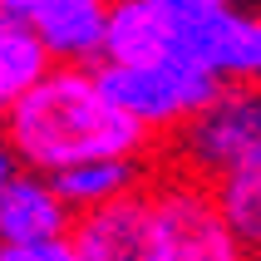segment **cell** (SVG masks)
I'll list each match as a JSON object with an SVG mask.
<instances>
[{
    "mask_svg": "<svg viewBox=\"0 0 261 261\" xmlns=\"http://www.w3.org/2000/svg\"><path fill=\"white\" fill-rule=\"evenodd\" d=\"M5 114V148L30 173H59L84 158H138L148 148V128L109 99L99 74L84 64L44 69Z\"/></svg>",
    "mask_w": 261,
    "mask_h": 261,
    "instance_id": "obj_1",
    "label": "cell"
},
{
    "mask_svg": "<svg viewBox=\"0 0 261 261\" xmlns=\"http://www.w3.org/2000/svg\"><path fill=\"white\" fill-rule=\"evenodd\" d=\"M153 217V261H247V247L222 222L212 188L192 173L143 182Z\"/></svg>",
    "mask_w": 261,
    "mask_h": 261,
    "instance_id": "obj_2",
    "label": "cell"
},
{
    "mask_svg": "<svg viewBox=\"0 0 261 261\" xmlns=\"http://www.w3.org/2000/svg\"><path fill=\"white\" fill-rule=\"evenodd\" d=\"M94 74L109 89V99L128 118H138L148 133L182 128L217 94V79L212 74L192 69L188 59H177V55H158V59H143V64H103Z\"/></svg>",
    "mask_w": 261,
    "mask_h": 261,
    "instance_id": "obj_3",
    "label": "cell"
},
{
    "mask_svg": "<svg viewBox=\"0 0 261 261\" xmlns=\"http://www.w3.org/2000/svg\"><path fill=\"white\" fill-rule=\"evenodd\" d=\"M251 143H261V84H217V94L177 133V163L182 173L212 182Z\"/></svg>",
    "mask_w": 261,
    "mask_h": 261,
    "instance_id": "obj_4",
    "label": "cell"
},
{
    "mask_svg": "<svg viewBox=\"0 0 261 261\" xmlns=\"http://www.w3.org/2000/svg\"><path fill=\"white\" fill-rule=\"evenodd\" d=\"M173 55L217 84H261V15H242L232 5L173 30Z\"/></svg>",
    "mask_w": 261,
    "mask_h": 261,
    "instance_id": "obj_5",
    "label": "cell"
},
{
    "mask_svg": "<svg viewBox=\"0 0 261 261\" xmlns=\"http://www.w3.org/2000/svg\"><path fill=\"white\" fill-rule=\"evenodd\" d=\"M69 242L79 261H153V217L143 182L123 197L84 207L69 222Z\"/></svg>",
    "mask_w": 261,
    "mask_h": 261,
    "instance_id": "obj_6",
    "label": "cell"
},
{
    "mask_svg": "<svg viewBox=\"0 0 261 261\" xmlns=\"http://www.w3.org/2000/svg\"><path fill=\"white\" fill-rule=\"evenodd\" d=\"M25 20L40 35V44L49 49V59H59V64H94L103 55L109 0H35V10Z\"/></svg>",
    "mask_w": 261,
    "mask_h": 261,
    "instance_id": "obj_7",
    "label": "cell"
},
{
    "mask_svg": "<svg viewBox=\"0 0 261 261\" xmlns=\"http://www.w3.org/2000/svg\"><path fill=\"white\" fill-rule=\"evenodd\" d=\"M74 207L49 188L44 173H10L0 188V242H25V237H59L69 232Z\"/></svg>",
    "mask_w": 261,
    "mask_h": 261,
    "instance_id": "obj_8",
    "label": "cell"
},
{
    "mask_svg": "<svg viewBox=\"0 0 261 261\" xmlns=\"http://www.w3.org/2000/svg\"><path fill=\"white\" fill-rule=\"evenodd\" d=\"M173 55V20L153 10L148 0H109L103 20V64H143Z\"/></svg>",
    "mask_w": 261,
    "mask_h": 261,
    "instance_id": "obj_9",
    "label": "cell"
},
{
    "mask_svg": "<svg viewBox=\"0 0 261 261\" xmlns=\"http://www.w3.org/2000/svg\"><path fill=\"white\" fill-rule=\"evenodd\" d=\"M207 188H212V202H217L222 222L237 232V242L242 247H261V143H251Z\"/></svg>",
    "mask_w": 261,
    "mask_h": 261,
    "instance_id": "obj_10",
    "label": "cell"
},
{
    "mask_svg": "<svg viewBox=\"0 0 261 261\" xmlns=\"http://www.w3.org/2000/svg\"><path fill=\"white\" fill-rule=\"evenodd\" d=\"M143 182L138 173V158H84V163H69V168H59L49 173V188L74 207V212H84V207H99L109 197H123Z\"/></svg>",
    "mask_w": 261,
    "mask_h": 261,
    "instance_id": "obj_11",
    "label": "cell"
},
{
    "mask_svg": "<svg viewBox=\"0 0 261 261\" xmlns=\"http://www.w3.org/2000/svg\"><path fill=\"white\" fill-rule=\"evenodd\" d=\"M49 64L55 59L40 44V35L30 30V20L0 15V109H10L30 84H40Z\"/></svg>",
    "mask_w": 261,
    "mask_h": 261,
    "instance_id": "obj_12",
    "label": "cell"
},
{
    "mask_svg": "<svg viewBox=\"0 0 261 261\" xmlns=\"http://www.w3.org/2000/svg\"><path fill=\"white\" fill-rule=\"evenodd\" d=\"M0 261H79L69 232L59 237H25V242H0Z\"/></svg>",
    "mask_w": 261,
    "mask_h": 261,
    "instance_id": "obj_13",
    "label": "cell"
},
{
    "mask_svg": "<svg viewBox=\"0 0 261 261\" xmlns=\"http://www.w3.org/2000/svg\"><path fill=\"white\" fill-rule=\"evenodd\" d=\"M148 5L163 10L168 20H173V30H177V25H192V20H202V15L222 10V5H232V0H148Z\"/></svg>",
    "mask_w": 261,
    "mask_h": 261,
    "instance_id": "obj_14",
    "label": "cell"
},
{
    "mask_svg": "<svg viewBox=\"0 0 261 261\" xmlns=\"http://www.w3.org/2000/svg\"><path fill=\"white\" fill-rule=\"evenodd\" d=\"M0 10H5V15H15V20H25V15L35 10V0H0Z\"/></svg>",
    "mask_w": 261,
    "mask_h": 261,
    "instance_id": "obj_15",
    "label": "cell"
},
{
    "mask_svg": "<svg viewBox=\"0 0 261 261\" xmlns=\"http://www.w3.org/2000/svg\"><path fill=\"white\" fill-rule=\"evenodd\" d=\"M10 173H15V158H10V148H0V188L10 182Z\"/></svg>",
    "mask_w": 261,
    "mask_h": 261,
    "instance_id": "obj_16",
    "label": "cell"
},
{
    "mask_svg": "<svg viewBox=\"0 0 261 261\" xmlns=\"http://www.w3.org/2000/svg\"><path fill=\"white\" fill-rule=\"evenodd\" d=\"M247 261H261V247H247Z\"/></svg>",
    "mask_w": 261,
    "mask_h": 261,
    "instance_id": "obj_17",
    "label": "cell"
}]
</instances>
